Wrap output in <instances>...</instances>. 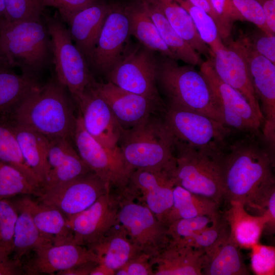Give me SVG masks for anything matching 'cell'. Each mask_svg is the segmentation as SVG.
I'll list each match as a JSON object with an SVG mask.
<instances>
[{"instance_id":"6da1fadb","label":"cell","mask_w":275,"mask_h":275,"mask_svg":"<svg viewBox=\"0 0 275 275\" xmlns=\"http://www.w3.org/2000/svg\"><path fill=\"white\" fill-rule=\"evenodd\" d=\"M251 133L231 145L223 157L224 197L249 205L263 190L275 184L270 150Z\"/></svg>"},{"instance_id":"7a4b0ae2","label":"cell","mask_w":275,"mask_h":275,"mask_svg":"<svg viewBox=\"0 0 275 275\" xmlns=\"http://www.w3.org/2000/svg\"><path fill=\"white\" fill-rule=\"evenodd\" d=\"M68 90L55 77L32 90L5 117L49 138L71 140L77 117Z\"/></svg>"},{"instance_id":"3957f363","label":"cell","mask_w":275,"mask_h":275,"mask_svg":"<svg viewBox=\"0 0 275 275\" xmlns=\"http://www.w3.org/2000/svg\"><path fill=\"white\" fill-rule=\"evenodd\" d=\"M194 66L180 65L176 60L162 55L157 59V81L168 100V106L205 115L224 125L212 89Z\"/></svg>"},{"instance_id":"277c9868","label":"cell","mask_w":275,"mask_h":275,"mask_svg":"<svg viewBox=\"0 0 275 275\" xmlns=\"http://www.w3.org/2000/svg\"><path fill=\"white\" fill-rule=\"evenodd\" d=\"M118 146L132 170L173 172L176 163L173 136L163 119L151 116L123 130Z\"/></svg>"},{"instance_id":"5b68a950","label":"cell","mask_w":275,"mask_h":275,"mask_svg":"<svg viewBox=\"0 0 275 275\" xmlns=\"http://www.w3.org/2000/svg\"><path fill=\"white\" fill-rule=\"evenodd\" d=\"M0 50L10 68L36 76L49 64L51 42L44 20H5L0 24Z\"/></svg>"},{"instance_id":"8992f818","label":"cell","mask_w":275,"mask_h":275,"mask_svg":"<svg viewBox=\"0 0 275 275\" xmlns=\"http://www.w3.org/2000/svg\"><path fill=\"white\" fill-rule=\"evenodd\" d=\"M174 146L176 163L172 178L175 185L208 198L219 205L224 198V149H199L176 141Z\"/></svg>"},{"instance_id":"52a82bcc","label":"cell","mask_w":275,"mask_h":275,"mask_svg":"<svg viewBox=\"0 0 275 275\" xmlns=\"http://www.w3.org/2000/svg\"><path fill=\"white\" fill-rule=\"evenodd\" d=\"M43 16L51 39L55 76L76 101L95 80L60 17L44 14Z\"/></svg>"},{"instance_id":"ba28073f","label":"cell","mask_w":275,"mask_h":275,"mask_svg":"<svg viewBox=\"0 0 275 275\" xmlns=\"http://www.w3.org/2000/svg\"><path fill=\"white\" fill-rule=\"evenodd\" d=\"M74 147L83 161L105 184L107 191L116 193L126 187L133 171L125 161L119 147H106L85 129L79 115L71 138Z\"/></svg>"},{"instance_id":"9c48e42d","label":"cell","mask_w":275,"mask_h":275,"mask_svg":"<svg viewBox=\"0 0 275 275\" xmlns=\"http://www.w3.org/2000/svg\"><path fill=\"white\" fill-rule=\"evenodd\" d=\"M117 195L118 224L143 253L156 257L171 240L168 227L145 206L123 192Z\"/></svg>"},{"instance_id":"30bf717a","label":"cell","mask_w":275,"mask_h":275,"mask_svg":"<svg viewBox=\"0 0 275 275\" xmlns=\"http://www.w3.org/2000/svg\"><path fill=\"white\" fill-rule=\"evenodd\" d=\"M228 44L242 56L247 65L252 83L260 104L264 122L263 135L274 149L275 142V64L256 51L248 36L240 34Z\"/></svg>"},{"instance_id":"8fae6325","label":"cell","mask_w":275,"mask_h":275,"mask_svg":"<svg viewBox=\"0 0 275 275\" xmlns=\"http://www.w3.org/2000/svg\"><path fill=\"white\" fill-rule=\"evenodd\" d=\"M163 120L174 141L202 149L218 150L225 147L231 130L200 113L168 106Z\"/></svg>"},{"instance_id":"7c38bea8","label":"cell","mask_w":275,"mask_h":275,"mask_svg":"<svg viewBox=\"0 0 275 275\" xmlns=\"http://www.w3.org/2000/svg\"><path fill=\"white\" fill-rule=\"evenodd\" d=\"M157 71L154 51L138 45L127 48L106 76L108 81L123 90L163 103L157 86Z\"/></svg>"},{"instance_id":"4fadbf2b","label":"cell","mask_w":275,"mask_h":275,"mask_svg":"<svg viewBox=\"0 0 275 275\" xmlns=\"http://www.w3.org/2000/svg\"><path fill=\"white\" fill-rule=\"evenodd\" d=\"M200 71L218 103L224 125L230 129L260 134L262 120L240 93L219 78L209 59L203 62Z\"/></svg>"},{"instance_id":"5bb4252c","label":"cell","mask_w":275,"mask_h":275,"mask_svg":"<svg viewBox=\"0 0 275 275\" xmlns=\"http://www.w3.org/2000/svg\"><path fill=\"white\" fill-rule=\"evenodd\" d=\"M129 20L124 6L113 5L108 13L95 47L87 60L95 71L107 74L127 50Z\"/></svg>"},{"instance_id":"9a60e30c","label":"cell","mask_w":275,"mask_h":275,"mask_svg":"<svg viewBox=\"0 0 275 275\" xmlns=\"http://www.w3.org/2000/svg\"><path fill=\"white\" fill-rule=\"evenodd\" d=\"M106 193H109L105 184L91 172L42 190L38 201L57 209L67 218L87 209Z\"/></svg>"},{"instance_id":"2e32d148","label":"cell","mask_w":275,"mask_h":275,"mask_svg":"<svg viewBox=\"0 0 275 275\" xmlns=\"http://www.w3.org/2000/svg\"><path fill=\"white\" fill-rule=\"evenodd\" d=\"M169 171L135 170L122 191L147 207L163 223L173 203L175 185Z\"/></svg>"},{"instance_id":"e0dca14e","label":"cell","mask_w":275,"mask_h":275,"mask_svg":"<svg viewBox=\"0 0 275 275\" xmlns=\"http://www.w3.org/2000/svg\"><path fill=\"white\" fill-rule=\"evenodd\" d=\"M117 194L106 193L83 211L67 217L75 243L88 247L118 223Z\"/></svg>"},{"instance_id":"ac0fdd59","label":"cell","mask_w":275,"mask_h":275,"mask_svg":"<svg viewBox=\"0 0 275 275\" xmlns=\"http://www.w3.org/2000/svg\"><path fill=\"white\" fill-rule=\"evenodd\" d=\"M90 87L107 104L123 130L142 123L158 111L164 113L163 103L135 94L116 86L95 81Z\"/></svg>"},{"instance_id":"d6986e66","label":"cell","mask_w":275,"mask_h":275,"mask_svg":"<svg viewBox=\"0 0 275 275\" xmlns=\"http://www.w3.org/2000/svg\"><path fill=\"white\" fill-rule=\"evenodd\" d=\"M75 102L87 132L106 147H118L123 129L106 102L90 87Z\"/></svg>"},{"instance_id":"ffe728a7","label":"cell","mask_w":275,"mask_h":275,"mask_svg":"<svg viewBox=\"0 0 275 275\" xmlns=\"http://www.w3.org/2000/svg\"><path fill=\"white\" fill-rule=\"evenodd\" d=\"M34 252L35 256L28 269L30 273L53 274L83 264L97 263L96 256L90 249L74 242L48 243Z\"/></svg>"},{"instance_id":"44dd1931","label":"cell","mask_w":275,"mask_h":275,"mask_svg":"<svg viewBox=\"0 0 275 275\" xmlns=\"http://www.w3.org/2000/svg\"><path fill=\"white\" fill-rule=\"evenodd\" d=\"M209 60L219 78L246 99L264 124V119L260 104L246 64L241 54L228 44L225 48L211 52Z\"/></svg>"},{"instance_id":"7402d4cb","label":"cell","mask_w":275,"mask_h":275,"mask_svg":"<svg viewBox=\"0 0 275 275\" xmlns=\"http://www.w3.org/2000/svg\"><path fill=\"white\" fill-rule=\"evenodd\" d=\"M49 139V170L42 191L92 172L80 158L71 140L59 137Z\"/></svg>"},{"instance_id":"603a6c76","label":"cell","mask_w":275,"mask_h":275,"mask_svg":"<svg viewBox=\"0 0 275 275\" xmlns=\"http://www.w3.org/2000/svg\"><path fill=\"white\" fill-rule=\"evenodd\" d=\"M112 5L95 3L73 14L66 22L75 45L87 61L92 53Z\"/></svg>"},{"instance_id":"cb8c5ba5","label":"cell","mask_w":275,"mask_h":275,"mask_svg":"<svg viewBox=\"0 0 275 275\" xmlns=\"http://www.w3.org/2000/svg\"><path fill=\"white\" fill-rule=\"evenodd\" d=\"M204 252L171 239L156 257L150 259L154 275H202Z\"/></svg>"},{"instance_id":"d4e9b609","label":"cell","mask_w":275,"mask_h":275,"mask_svg":"<svg viewBox=\"0 0 275 275\" xmlns=\"http://www.w3.org/2000/svg\"><path fill=\"white\" fill-rule=\"evenodd\" d=\"M12 202L16 208L30 214L41 233L53 244L74 242L67 218L57 209L29 196Z\"/></svg>"},{"instance_id":"484cf974","label":"cell","mask_w":275,"mask_h":275,"mask_svg":"<svg viewBox=\"0 0 275 275\" xmlns=\"http://www.w3.org/2000/svg\"><path fill=\"white\" fill-rule=\"evenodd\" d=\"M95 254L97 264L116 271L141 253L117 223L95 243L87 247Z\"/></svg>"},{"instance_id":"4316f807","label":"cell","mask_w":275,"mask_h":275,"mask_svg":"<svg viewBox=\"0 0 275 275\" xmlns=\"http://www.w3.org/2000/svg\"><path fill=\"white\" fill-rule=\"evenodd\" d=\"M230 207L223 217L229 228V237L239 248L251 249L259 242L266 222L261 215H253L238 201H229Z\"/></svg>"},{"instance_id":"83f0119b","label":"cell","mask_w":275,"mask_h":275,"mask_svg":"<svg viewBox=\"0 0 275 275\" xmlns=\"http://www.w3.org/2000/svg\"><path fill=\"white\" fill-rule=\"evenodd\" d=\"M202 273V275L249 274L239 248L230 239L229 234L204 252Z\"/></svg>"},{"instance_id":"f1b7e54d","label":"cell","mask_w":275,"mask_h":275,"mask_svg":"<svg viewBox=\"0 0 275 275\" xmlns=\"http://www.w3.org/2000/svg\"><path fill=\"white\" fill-rule=\"evenodd\" d=\"M6 118L13 128L26 162L41 180L42 186L49 170V138Z\"/></svg>"},{"instance_id":"f546056e","label":"cell","mask_w":275,"mask_h":275,"mask_svg":"<svg viewBox=\"0 0 275 275\" xmlns=\"http://www.w3.org/2000/svg\"><path fill=\"white\" fill-rule=\"evenodd\" d=\"M155 24L162 39L176 60L188 65L200 66V55L174 29L159 9L151 0H138Z\"/></svg>"},{"instance_id":"4dcf8cb0","label":"cell","mask_w":275,"mask_h":275,"mask_svg":"<svg viewBox=\"0 0 275 275\" xmlns=\"http://www.w3.org/2000/svg\"><path fill=\"white\" fill-rule=\"evenodd\" d=\"M124 8L129 20L130 35L135 37L144 47L176 60L139 2L135 0L124 6Z\"/></svg>"},{"instance_id":"1f68e13d","label":"cell","mask_w":275,"mask_h":275,"mask_svg":"<svg viewBox=\"0 0 275 275\" xmlns=\"http://www.w3.org/2000/svg\"><path fill=\"white\" fill-rule=\"evenodd\" d=\"M219 205L213 200L194 194L176 185L173 189V203L164 217L163 224L167 227L174 221L199 216H216L219 214Z\"/></svg>"},{"instance_id":"d6a6232c","label":"cell","mask_w":275,"mask_h":275,"mask_svg":"<svg viewBox=\"0 0 275 275\" xmlns=\"http://www.w3.org/2000/svg\"><path fill=\"white\" fill-rule=\"evenodd\" d=\"M177 33L200 55L209 59L211 49L202 40L187 12L176 0H151Z\"/></svg>"},{"instance_id":"836d02e7","label":"cell","mask_w":275,"mask_h":275,"mask_svg":"<svg viewBox=\"0 0 275 275\" xmlns=\"http://www.w3.org/2000/svg\"><path fill=\"white\" fill-rule=\"evenodd\" d=\"M39 82L36 76L18 74L11 68L0 69V116L10 114Z\"/></svg>"},{"instance_id":"e575fe53","label":"cell","mask_w":275,"mask_h":275,"mask_svg":"<svg viewBox=\"0 0 275 275\" xmlns=\"http://www.w3.org/2000/svg\"><path fill=\"white\" fill-rule=\"evenodd\" d=\"M16 209L18 216L14 230L12 255L13 259L20 263L23 256L30 252L52 242L41 233L26 211Z\"/></svg>"},{"instance_id":"d590c367","label":"cell","mask_w":275,"mask_h":275,"mask_svg":"<svg viewBox=\"0 0 275 275\" xmlns=\"http://www.w3.org/2000/svg\"><path fill=\"white\" fill-rule=\"evenodd\" d=\"M0 159L18 169L42 189L41 180L26 162L13 128L4 117H0Z\"/></svg>"},{"instance_id":"8d00e7d4","label":"cell","mask_w":275,"mask_h":275,"mask_svg":"<svg viewBox=\"0 0 275 275\" xmlns=\"http://www.w3.org/2000/svg\"><path fill=\"white\" fill-rule=\"evenodd\" d=\"M41 187L13 166L0 159V200L17 195H33L38 197Z\"/></svg>"},{"instance_id":"74e56055","label":"cell","mask_w":275,"mask_h":275,"mask_svg":"<svg viewBox=\"0 0 275 275\" xmlns=\"http://www.w3.org/2000/svg\"><path fill=\"white\" fill-rule=\"evenodd\" d=\"M176 1L189 14L200 38L210 48L211 52L226 47L214 20L207 12L188 0Z\"/></svg>"},{"instance_id":"f35d334b","label":"cell","mask_w":275,"mask_h":275,"mask_svg":"<svg viewBox=\"0 0 275 275\" xmlns=\"http://www.w3.org/2000/svg\"><path fill=\"white\" fill-rule=\"evenodd\" d=\"M229 233L228 224L219 215L210 225L201 231L189 237L175 241L202 250L205 252L214 247Z\"/></svg>"},{"instance_id":"ab89813d","label":"cell","mask_w":275,"mask_h":275,"mask_svg":"<svg viewBox=\"0 0 275 275\" xmlns=\"http://www.w3.org/2000/svg\"><path fill=\"white\" fill-rule=\"evenodd\" d=\"M6 20L17 21L42 19L45 6L42 0H3Z\"/></svg>"},{"instance_id":"60d3db41","label":"cell","mask_w":275,"mask_h":275,"mask_svg":"<svg viewBox=\"0 0 275 275\" xmlns=\"http://www.w3.org/2000/svg\"><path fill=\"white\" fill-rule=\"evenodd\" d=\"M219 215H203L177 219L168 226V234L170 238L174 241H179L189 237L208 227Z\"/></svg>"},{"instance_id":"b9f144b4","label":"cell","mask_w":275,"mask_h":275,"mask_svg":"<svg viewBox=\"0 0 275 275\" xmlns=\"http://www.w3.org/2000/svg\"><path fill=\"white\" fill-rule=\"evenodd\" d=\"M17 216L18 211L12 201L0 200V248L13 252L14 230Z\"/></svg>"},{"instance_id":"7bdbcfd3","label":"cell","mask_w":275,"mask_h":275,"mask_svg":"<svg viewBox=\"0 0 275 275\" xmlns=\"http://www.w3.org/2000/svg\"><path fill=\"white\" fill-rule=\"evenodd\" d=\"M221 24L220 37L229 43L233 23L244 19L234 6L232 0H210Z\"/></svg>"},{"instance_id":"ee69618b","label":"cell","mask_w":275,"mask_h":275,"mask_svg":"<svg viewBox=\"0 0 275 275\" xmlns=\"http://www.w3.org/2000/svg\"><path fill=\"white\" fill-rule=\"evenodd\" d=\"M251 266L257 275H274L275 272V249L274 246L253 245L251 249Z\"/></svg>"},{"instance_id":"f6af8a7d","label":"cell","mask_w":275,"mask_h":275,"mask_svg":"<svg viewBox=\"0 0 275 275\" xmlns=\"http://www.w3.org/2000/svg\"><path fill=\"white\" fill-rule=\"evenodd\" d=\"M247 206L256 209L266 222L265 228L272 233L275 228V184L260 193Z\"/></svg>"},{"instance_id":"bcb514c9","label":"cell","mask_w":275,"mask_h":275,"mask_svg":"<svg viewBox=\"0 0 275 275\" xmlns=\"http://www.w3.org/2000/svg\"><path fill=\"white\" fill-rule=\"evenodd\" d=\"M233 4L244 20L255 24L260 30L269 34L263 8L257 0H232Z\"/></svg>"},{"instance_id":"7dc6e473","label":"cell","mask_w":275,"mask_h":275,"mask_svg":"<svg viewBox=\"0 0 275 275\" xmlns=\"http://www.w3.org/2000/svg\"><path fill=\"white\" fill-rule=\"evenodd\" d=\"M151 257L141 253L129 260L124 266L116 270V275H154L150 263Z\"/></svg>"},{"instance_id":"c3c4849f","label":"cell","mask_w":275,"mask_h":275,"mask_svg":"<svg viewBox=\"0 0 275 275\" xmlns=\"http://www.w3.org/2000/svg\"><path fill=\"white\" fill-rule=\"evenodd\" d=\"M45 7L58 9L59 15L64 22L75 13L98 2V0H42Z\"/></svg>"},{"instance_id":"681fc988","label":"cell","mask_w":275,"mask_h":275,"mask_svg":"<svg viewBox=\"0 0 275 275\" xmlns=\"http://www.w3.org/2000/svg\"><path fill=\"white\" fill-rule=\"evenodd\" d=\"M248 38L256 51L275 64L274 35L267 34L260 30L259 32Z\"/></svg>"},{"instance_id":"f907efd6","label":"cell","mask_w":275,"mask_h":275,"mask_svg":"<svg viewBox=\"0 0 275 275\" xmlns=\"http://www.w3.org/2000/svg\"><path fill=\"white\" fill-rule=\"evenodd\" d=\"M13 251L0 248V275H15L21 274V263L11 256Z\"/></svg>"},{"instance_id":"816d5d0a","label":"cell","mask_w":275,"mask_h":275,"mask_svg":"<svg viewBox=\"0 0 275 275\" xmlns=\"http://www.w3.org/2000/svg\"><path fill=\"white\" fill-rule=\"evenodd\" d=\"M262 6L267 26L270 32L275 33V1L257 0Z\"/></svg>"},{"instance_id":"f5cc1de1","label":"cell","mask_w":275,"mask_h":275,"mask_svg":"<svg viewBox=\"0 0 275 275\" xmlns=\"http://www.w3.org/2000/svg\"><path fill=\"white\" fill-rule=\"evenodd\" d=\"M193 5L202 9L214 20L217 26L219 35L221 32V24L219 19L214 11L210 0H188Z\"/></svg>"},{"instance_id":"db71d44e","label":"cell","mask_w":275,"mask_h":275,"mask_svg":"<svg viewBox=\"0 0 275 275\" xmlns=\"http://www.w3.org/2000/svg\"><path fill=\"white\" fill-rule=\"evenodd\" d=\"M97 264L96 262L83 264L68 270L60 271L57 273L62 275H90L93 268Z\"/></svg>"},{"instance_id":"11a10c76","label":"cell","mask_w":275,"mask_h":275,"mask_svg":"<svg viewBox=\"0 0 275 275\" xmlns=\"http://www.w3.org/2000/svg\"><path fill=\"white\" fill-rule=\"evenodd\" d=\"M115 271L102 264H97L92 270L90 275H114Z\"/></svg>"},{"instance_id":"9f6ffc18","label":"cell","mask_w":275,"mask_h":275,"mask_svg":"<svg viewBox=\"0 0 275 275\" xmlns=\"http://www.w3.org/2000/svg\"><path fill=\"white\" fill-rule=\"evenodd\" d=\"M6 20L5 8L3 0H0V24Z\"/></svg>"},{"instance_id":"6f0895ef","label":"cell","mask_w":275,"mask_h":275,"mask_svg":"<svg viewBox=\"0 0 275 275\" xmlns=\"http://www.w3.org/2000/svg\"><path fill=\"white\" fill-rule=\"evenodd\" d=\"M6 67H9V66H8L4 56L0 50V69Z\"/></svg>"},{"instance_id":"680465c9","label":"cell","mask_w":275,"mask_h":275,"mask_svg":"<svg viewBox=\"0 0 275 275\" xmlns=\"http://www.w3.org/2000/svg\"><path fill=\"white\" fill-rule=\"evenodd\" d=\"M275 1V0H274Z\"/></svg>"}]
</instances>
